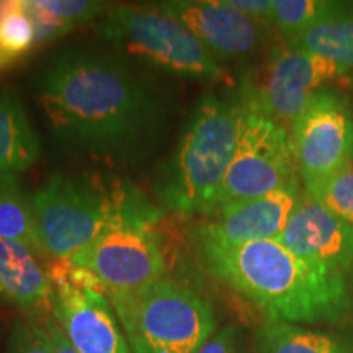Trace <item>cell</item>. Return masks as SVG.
Returning a JSON list of instances; mask_svg holds the SVG:
<instances>
[{"label": "cell", "instance_id": "6da1fadb", "mask_svg": "<svg viewBox=\"0 0 353 353\" xmlns=\"http://www.w3.org/2000/svg\"><path fill=\"white\" fill-rule=\"evenodd\" d=\"M34 97L57 148L110 164L144 161L169 126L164 94L113 50L54 52L38 70Z\"/></svg>", "mask_w": 353, "mask_h": 353}, {"label": "cell", "instance_id": "7a4b0ae2", "mask_svg": "<svg viewBox=\"0 0 353 353\" xmlns=\"http://www.w3.org/2000/svg\"><path fill=\"white\" fill-rule=\"evenodd\" d=\"M193 247L208 275L249 299L268 321L339 324L352 314L345 276L304 262L280 242Z\"/></svg>", "mask_w": 353, "mask_h": 353}, {"label": "cell", "instance_id": "3957f363", "mask_svg": "<svg viewBox=\"0 0 353 353\" xmlns=\"http://www.w3.org/2000/svg\"><path fill=\"white\" fill-rule=\"evenodd\" d=\"M43 254L69 260L105 232L126 224H157L164 216L128 180L57 172L32 196Z\"/></svg>", "mask_w": 353, "mask_h": 353}, {"label": "cell", "instance_id": "277c9868", "mask_svg": "<svg viewBox=\"0 0 353 353\" xmlns=\"http://www.w3.org/2000/svg\"><path fill=\"white\" fill-rule=\"evenodd\" d=\"M237 138L239 107L234 95H203L174 151L156 174L154 193L161 208L185 218L213 213L236 154Z\"/></svg>", "mask_w": 353, "mask_h": 353}, {"label": "cell", "instance_id": "5b68a950", "mask_svg": "<svg viewBox=\"0 0 353 353\" xmlns=\"http://www.w3.org/2000/svg\"><path fill=\"white\" fill-rule=\"evenodd\" d=\"M107 296L132 353H195L216 332L210 299L172 276Z\"/></svg>", "mask_w": 353, "mask_h": 353}, {"label": "cell", "instance_id": "8992f818", "mask_svg": "<svg viewBox=\"0 0 353 353\" xmlns=\"http://www.w3.org/2000/svg\"><path fill=\"white\" fill-rule=\"evenodd\" d=\"M97 33L113 51L169 76L214 82L224 64L179 20L156 7L114 6L97 21Z\"/></svg>", "mask_w": 353, "mask_h": 353}, {"label": "cell", "instance_id": "52a82bcc", "mask_svg": "<svg viewBox=\"0 0 353 353\" xmlns=\"http://www.w3.org/2000/svg\"><path fill=\"white\" fill-rule=\"evenodd\" d=\"M234 99L239 107V138L216 210L278 190L299 188L301 180L291 131L236 94Z\"/></svg>", "mask_w": 353, "mask_h": 353}, {"label": "cell", "instance_id": "ba28073f", "mask_svg": "<svg viewBox=\"0 0 353 353\" xmlns=\"http://www.w3.org/2000/svg\"><path fill=\"white\" fill-rule=\"evenodd\" d=\"M347 72L345 65L283 43L257 74L244 79L236 95L291 131L311 97Z\"/></svg>", "mask_w": 353, "mask_h": 353}, {"label": "cell", "instance_id": "9c48e42d", "mask_svg": "<svg viewBox=\"0 0 353 353\" xmlns=\"http://www.w3.org/2000/svg\"><path fill=\"white\" fill-rule=\"evenodd\" d=\"M294 157L304 190L324 182L353 159V112L350 99L335 88L311 97L291 128Z\"/></svg>", "mask_w": 353, "mask_h": 353}, {"label": "cell", "instance_id": "30bf717a", "mask_svg": "<svg viewBox=\"0 0 353 353\" xmlns=\"http://www.w3.org/2000/svg\"><path fill=\"white\" fill-rule=\"evenodd\" d=\"M99 278L108 293L130 291L167 276V252L156 224H126L105 232L69 259Z\"/></svg>", "mask_w": 353, "mask_h": 353}, {"label": "cell", "instance_id": "8fae6325", "mask_svg": "<svg viewBox=\"0 0 353 353\" xmlns=\"http://www.w3.org/2000/svg\"><path fill=\"white\" fill-rule=\"evenodd\" d=\"M157 7L187 26L221 63L257 54L267 43L268 25L231 7L228 0H169Z\"/></svg>", "mask_w": 353, "mask_h": 353}, {"label": "cell", "instance_id": "7c38bea8", "mask_svg": "<svg viewBox=\"0 0 353 353\" xmlns=\"http://www.w3.org/2000/svg\"><path fill=\"white\" fill-rule=\"evenodd\" d=\"M276 242L304 262L343 276L353 267V226L304 190Z\"/></svg>", "mask_w": 353, "mask_h": 353}, {"label": "cell", "instance_id": "4fadbf2b", "mask_svg": "<svg viewBox=\"0 0 353 353\" xmlns=\"http://www.w3.org/2000/svg\"><path fill=\"white\" fill-rule=\"evenodd\" d=\"M299 198V188L278 190L252 200L229 203L193 228V242L241 245L276 241L283 232Z\"/></svg>", "mask_w": 353, "mask_h": 353}, {"label": "cell", "instance_id": "5bb4252c", "mask_svg": "<svg viewBox=\"0 0 353 353\" xmlns=\"http://www.w3.org/2000/svg\"><path fill=\"white\" fill-rule=\"evenodd\" d=\"M51 312L77 353H132L105 293L57 286Z\"/></svg>", "mask_w": 353, "mask_h": 353}, {"label": "cell", "instance_id": "9a60e30c", "mask_svg": "<svg viewBox=\"0 0 353 353\" xmlns=\"http://www.w3.org/2000/svg\"><path fill=\"white\" fill-rule=\"evenodd\" d=\"M0 294L28 314L52 309V286L48 272L28 247L0 239Z\"/></svg>", "mask_w": 353, "mask_h": 353}, {"label": "cell", "instance_id": "2e32d148", "mask_svg": "<svg viewBox=\"0 0 353 353\" xmlns=\"http://www.w3.org/2000/svg\"><path fill=\"white\" fill-rule=\"evenodd\" d=\"M41 144L28 113L10 88L0 87V174H21L37 164Z\"/></svg>", "mask_w": 353, "mask_h": 353}, {"label": "cell", "instance_id": "e0dca14e", "mask_svg": "<svg viewBox=\"0 0 353 353\" xmlns=\"http://www.w3.org/2000/svg\"><path fill=\"white\" fill-rule=\"evenodd\" d=\"M259 353H353L345 339L280 321H267L255 332Z\"/></svg>", "mask_w": 353, "mask_h": 353}, {"label": "cell", "instance_id": "ac0fdd59", "mask_svg": "<svg viewBox=\"0 0 353 353\" xmlns=\"http://www.w3.org/2000/svg\"><path fill=\"white\" fill-rule=\"evenodd\" d=\"M23 6L37 26V43H46L100 19L107 3L94 0H23Z\"/></svg>", "mask_w": 353, "mask_h": 353}, {"label": "cell", "instance_id": "d6986e66", "mask_svg": "<svg viewBox=\"0 0 353 353\" xmlns=\"http://www.w3.org/2000/svg\"><path fill=\"white\" fill-rule=\"evenodd\" d=\"M0 239L15 241L44 255L39 244L32 198L13 174H0Z\"/></svg>", "mask_w": 353, "mask_h": 353}, {"label": "cell", "instance_id": "ffe728a7", "mask_svg": "<svg viewBox=\"0 0 353 353\" xmlns=\"http://www.w3.org/2000/svg\"><path fill=\"white\" fill-rule=\"evenodd\" d=\"M352 8L350 3L330 0H273L270 26L288 43L314 26L345 15Z\"/></svg>", "mask_w": 353, "mask_h": 353}, {"label": "cell", "instance_id": "44dd1931", "mask_svg": "<svg viewBox=\"0 0 353 353\" xmlns=\"http://www.w3.org/2000/svg\"><path fill=\"white\" fill-rule=\"evenodd\" d=\"M286 43V41H285ZM288 44L299 50L314 52L334 63L353 69V8L339 17L307 30Z\"/></svg>", "mask_w": 353, "mask_h": 353}, {"label": "cell", "instance_id": "7402d4cb", "mask_svg": "<svg viewBox=\"0 0 353 353\" xmlns=\"http://www.w3.org/2000/svg\"><path fill=\"white\" fill-rule=\"evenodd\" d=\"M38 46L37 26L23 6V0L0 2V50L13 59H21Z\"/></svg>", "mask_w": 353, "mask_h": 353}, {"label": "cell", "instance_id": "603a6c76", "mask_svg": "<svg viewBox=\"0 0 353 353\" xmlns=\"http://www.w3.org/2000/svg\"><path fill=\"white\" fill-rule=\"evenodd\" d=\"M304 192L353 226V161Z\"/></svg>", "mask_w": 353, "mask_h": 353}, {"label": "cell", "instance_id": "cb8c5ba5", "mask_svg": "<svg viewBox=\"0 0 353 353\" xmlns=\"http://www.w3.org/2000/svg\"><path fill=\"white\" fill-rule=\"evenodd\" d=\"M6 353H52L44 322L34 321L33 317L17 322L8 335Z\"/></svg>", "mask_w": 353, "mask_h": 353}, {"label": "cell", "instance_id": "d4e9b609", "mask_svg": "<svg viewBox=\"0 0 353 353\" xmlns=\"http://www.w3.org/2000/svg\"><path fill=\"white\" fill-rule=\"evenodd\" d=\"M195 353H244L241 345V332L236 325L229 324L216 330Z\"/></svg>", "mask_w": 353, "mask_h": 353}, {"label": "cell", "instance_id": "484cf974", "mask_svg": "<svg viewBox=\"0 0 353 353\" xmlns=\"http://www.w3.org/2000/svg\"><path fill=\"white\" fill-rule=\"evenodd\" d=\"M229 6L245 13L250 19L270 26L273 0H228Z\"/></svg>", "mask_w": 353, "mask_h": 353}, {"label": "cell", "instance_id": "4316f807", "mask_svg": "<svg viewBox=\"0 0 353 353\" xmlns=\"http://www.w3.org/2000/svg\"><path fill=\"white\" fill-rule=\"evenodd\" d=\"M44 325H46L48 334H50L52 353H77L74 350V347L70 345L68 337H65L64 330L61 329V325L57 324L54 317H50V319L44 321Z\"/></svg>", "mask_w": 353, "mask_h": 353}, {"label": "cell", "instance_id": "83f0119b", "mask_svg": "<svg viewBox=\"0 0 353 353\" xmlns=\"http://www.w3.org/2000/svg\"><path fill=\"white\" fill-rule=\"evenodd\" d=\"M15 63H17V59H13V57L8 56L6 51L0 50V72H3V70L10 69Z\"/></svg>", "mask_w": 353, "mask_h": 353}, {"label": "cell", "instance_id": "f1b7e54d", "mask_svg": "<svg viewBox=\"0 0 353 353\" xmlns=\"http://www.w3.org/2000/svg\"><path fill=\"white\" fill-rule=\"evenodd\" d=\"M0 343H2V329H0Z\"/></svg>", "mask_w": 353, "mask_h": 353}]
</instances>
